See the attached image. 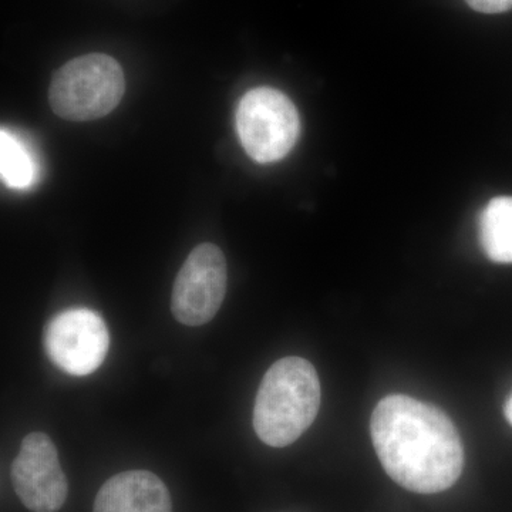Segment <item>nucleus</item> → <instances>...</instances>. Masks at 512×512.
<instances>
[{"label":"nucleus","mask_w":512,"mask_h":512,"mask_svg":"<svg viewBox=\"0 0 512 512\" xmlns=\"http://www.w3.org/2000/svg\"><path fill=\"white\" fill-rule=\"evenodd\" d=\"M370 436L387 476L413 493H441L463 473L460 433L434 404L406 394L384 397L373 410Z\"/></svg>","instance_id":"obj_1"},{"label":"nucleus","mask_w":512,"mask_h":512,"mask_svg":"<svg viewBox=\"0 0 512 512\" xmlns=\"http://www.w3.org/2000/svg\"><path fill=\"white\" fill-rule=\"evenodd\" d=\"M322 390L309 360L289 356L269 367L259 384L254 407L256 436L268 446L295 443L318 416Z\"/></svg>","instance_id":"obj_2"},{"label":"nucleus","mask_w":512,"mask_h":512,"mask_svg":"<svg viewBox=\"0 0 512 512\" xmlns=\"http://www.w3.org/2000/svg\"><path fill=\"white\" fill-rule=\"evenodd\" d=\"M126 79L111 56L92 53L64 64L50 84V106L64 120L93 121L107 116L123 99Z\"/></svg>","instance_id":"obj_3"},{"label":"nucleus","mask_w":512,"mask_h":512,"mask_svg":"<svg viewBox=\"0 0 512 512\" xmlns=\"http://www.w3.org/2000/svg\"><path fill=\"white\" fill-rule=\"evenodd\" d=\"M237 130L248 156L256 163L269 164L291 153L301 133V120L284 93L259 87L242 97Z\"/></svg>","instance_id":"obj_4"},{"label":"nucleus","mask_w":512,"mask_h":512,"mask_svg":"<svg viewBox=\"0 0 512 512\" xmlns=\"http://www.w3.org/2000/svg\"><path fill=\"white\" fill-rule=\"evenodd\" d=\"M43 348L62 372L70 376H89L103 365L109 353V328L92 309H67L46 323Z\"/></svg>","instance_id":"obj_5"},{"label":"nucleus","mask_w":512,"mask_h":512,"mask_svg":"<svg viewBox=\"0 0 512 512\" xmlns=\"http://www.w3.org/2000/svg\"><path fill=\"white\" fill-rule=\"evenodd\" d=\"M227 261L214 244L198 245L175 278L171 311L185 326H202L215 318L227 292Z\"/></svg>","instance_id":"obj_6"},{"label":"nucleus","mask_w":512,"mask_h":512,"mask_svg":"<svg viewBox=\"0 0 512 512\" xmlns=\"http://www.w3.org/2000/svg\"><path fill=\"white\" fill-rule=\"evenodd\" d=\"M13 488L32 512H57L69 494V483L60 466L59 453L45 433H30L20 444L10 468Z\"/></svg>","instance_id":"obj_7"},{"label":"nucleus","mask_w":512,"mask_h":512,"mask_svg":"<svg viewBox=\"0 0 512 512\" xmlns=\"http://www.w3.org/2000/svg\"><path fill=\"white\" fill-rule=\"evenodd\" d=\"M94 512H173L170 491L156 474L131 470L101 485Z\"/></svg>","instance_id":"obj_8"},{"label":"nucleus","mask_w":512,"mask_h":512,"mask_svg":"<svg viewBox=\"0 0 512 512\" xmlns=\"http://www.w3.org/2000/svg\"><path fill=\"white\" fill-rule=\"evenodd\" d=\"M480 242L495 264H512V197L488 202L480 217Z\"/></svg>","instance_id":"obj_9"},{"label":"nucleus","mask_w":512,"mask_h":512,"mask_svg":"<svg viewBox=\"0 0 512 512\" xmlns=\"http://www.w3.org/2000/svg\"><path fill=\"white\" fill-rule=\"evenodd\" d=\"M0 174L3 183L15 190H28L39 177V165L32 151L8 128L0 131Z\"/></svg>","instance_id":"obj_10"},{"label":"nucleus","mask_w":512,"mask_h":512,"mask_svg":"<svg viewBox=\"0 0 512 512\" xmlns=\"http://www.w3.org/2000/svg\"><path fill=\"white\" fill-rule=\"evenodd\" d=\"M471 9L487 15L504 13L512 9V0H466Z\"/></svg>","instance_id":"obj_11"},{"label":"nucleus","mask_w":512,"mask_h":512,"mask_svg":"<svg viewBox=\"0 0 512 512\" xmlns=\"http://www.w3.org/2000/svg\"><path fill=\"white\" fill-rule=\"evenodd\" d=\"M504 414L505 419H507L508 423L512 426V393L508 396L507 402L504 404Z\"/></svg>","instance_id":"obj_12"}]
</instances>
